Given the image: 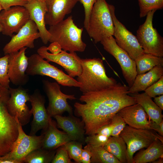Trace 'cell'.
Returning a JSON list of instances; mask_svg holds the SVG:
<instances>
[{
  "label": "cell",
  "instance_id": "cell-6",
  "mask_svg": "<svg viewBox=\"0 0 163 163\" xmlns=\"http://www.w3.org/2000/svg\"><path fill=\"white\" fill-rule=\"evenodd\" d=\"M28 62L26 73L28 75L48 76L64 86L80 88L81 86V84L76 80L50 64L38 54H32L28 57Z\"/></svg>",
  "mask_w": 163,
  "mask_h": 163
},
{
  "label": "cell",
  "instance_id": "cell-8",
  "mask_svg": "<svg viewBox=\"0 0 163 163\" xmlns=\"http://www.w3.org/2000/svg\"><path fill=\"white\" fill-rule=\"evenodd\" d=\"M156 11L148 13L145 21L137 30L136 37L145 53L163 57V38L153 25V17Z\"/></svg>",
  "mask_w": 163,
  "mask_h": 163
},
{
  "label": "cell",
  "instance_id": "cell-45",
  "mask_svg": "<svg viewBox=\"0 0 163 163\" xmlns=\"http://www.w3.org/2000/svg\"><path fill=\"white\" fill-rule=\"evenodd\" d=\"M163 157L159 158L153 162V163H162L163 160Z\"/></svg>",
  "mask_w": 163,
  "mask_h": 163
},
{
  "label": "cell",
  "instance_id": "cell-10",
  "mask_svg": "<svg viewBox=\"0 0 163 163\" xmlns=\"http://www.w3.org/2000/svg\"><path fill=\"white\" fill-rule=\"evenodd\" d=\"M110 10L113 21L114 31L113 36L117 45L135 60L145 53L140 45L136 36L129 31L117 18L115 8L112 5Z\"/></svg>",
  "mask_w": 163,
  "mask_h": 163
},
{
  "label": "cell",
  "instance_id": "cell-25",
  "mask_svg": "<svg viewBox=\"0 0 163 163\" xmlns=\"http://www.w3.org/2000/svg\"><path fill=\"white\" fill-rule=\"evenodd\" d=\"M136 103L140 104L152 120L159 123L163 120L162 110L145 92L130 94Z\"/></svg>",
  "mask_w": 163,
  "mask_h": 163
},
{
  "label": "cell",
  "instance_id": "cell-24",
  "mask_svg": "<svg viewBox=\"0 0 163 163\" xmlns=\"http://www.w3.org/2000/svg\"><path fill=\"white\" fill-rule=\"evenodd\" d=\"M163 75V66H156L147 72L137 74L132 85L129 88L128 94L145 91Z\"/></svg>",
  "mask_w": 163,
  "mask_h": 163
},
{
  "label": "cell",
  "instance_id": "cell-39",
  "mask_svg": "<svg viewBox=\"0 0 163 163\" xmlns=\"http://www.w3.org/2000/svg\"><path fill=\"white\" fill-rule=\"evenodd\" d=\"M27 2L25 0H0L2 10L14 6H24Z\"/></svg>",
  "mask_w": 163,
  "mask_h": 163
},
{
  "label": "cell",
  "instance_id": "cell-37",
  "mask_svg": "<svg viewBox=\"0 0 163 163\" xmlns=\"http://www.w3.org/2000/svg\"><path fill=\"white\" fill-rule=\"evenodd\" d=\"M144 91L151 98L163 94V75Z\"/></svg>",
  "mask_w": 163,
  "mask_h": 163
},
{
  "label": "cell",
  "instance_id": "cell-1",
  "mask_svg": "<svg viewBox=\"0 0 163 163\" xmlns=\"http://www.w3.org/2000/svg\"><path fill=\"white\" fill-rule=\"evenodd\" d=\"M128 86L120 82L100 90L82 94L74 104L75 114L81 117L85 125V135L96 133L101 126L110 123L121 109L136 104L129 95Z\"/></svg>",
  "mask_w": 163,
  "mask_h": 163
},
{
  "label": "cell",
  "instance_id": "cell-20",
  "mask_svg": "<svg viewBox=\"0 0 163 163\" xmlns=\"http://www.w3.org/2000/svg\"><path fill=\"white\" fill-rule=\"evenodd\" d=\"M24 6L28 10L30 19L36 25L42 42L47 44L50 35L46 28L45 21L47 11L45 0H33L27 2Z\"/></svg>",
  "mask_w": 163,
  "mask_h": 163
},
{
  "label": "cell",
  "instance_id": "cell-35",
  "mask_svg": "<svg viewBox=\"0 0 163 163\" xmlns=\"http://www.w3.org/2000/svg\"><path fill=\"white\" fill-rule=\"evenodd\" d=\"M52 163H72L64 145L58 148Z\"/></svg>",
  "mask_w": 163,
  "mask_h": 163
},
{
  "label": "cell",
  "instance_id": "cell-31",
  "mask_svg": "<svg viewBox=\"0 0 163 163\" xmlns=\"http://www.w3.org/2000/svg\"><path fill=\"white\" fill-rule=\"evenodd\" d=\"M138 1L141 18L146 16L151 11L161 10L163 8V0H138Z\"/></svg>",
  "mask_w": 163,
  "mask_h": 163
},
{
  "label": "cell",
  "instance_id": "cell-15",
  "mask_svg": "<svg viewBox=\"0 0 163 163\" xmlns=\"http://www.w3.org/2000/svg\"><path fill=\"white\" fill-rule=\"evenodd\" d=\"M30 19L29 12L24 6H12L0 12V23L4 35L11 36L17 33Z\"/></svg>",
  "mask_w": 163,
  "mask_h": 163
},
{
  "label": "cell",
  "instance_id": "cell-23",
  "mask_svg": "<svg viewBox=\"0 0 163 163\" xmlns=\"http://www.w3.org/2000/svg\"><path fill=\"white\" fill-rule=\"evenodd\" d=\"M117 113L129 126L136 129H150L146 113L139 104L124 107Z\"/></svg>",
  "mask_w": 163,
  "mask_h": 163
},
{
  "label": "cell",
  "instance_id": "cell-48",
  "mask_svg": "<svg viewBox=\"0 0 163 163\" xmlns=\"http://www.w3.org/2000/svg\"><path fill=\"white\" fill-rule=\"evenodd\" d=\"M25 0L27 2H30V1H32V0Z\"/></svg>",
  "mask_w": 163,
  "mask_h": 163
},
{
  "label": "cell",
  "instance_id": "cell-5",
  "mask_svg": "<svg viewBox=\"0 0 163 163\" xmlns=\"http://www.w3.org/2000/svg\"><path fill=\"white\" fill-rule=\"evenodd\" d=\"M10 97L9 89L0 85V155L12 149L18 134L17 122L8 109Z\"/></svg>",
  "mask_w": 163,
  "mask_h": 163
},
{
  "label": "cell",
  "instance_id": "cell-13",
  "mask_svg": "<svg viewBox=\"0 0 163 163\" xmlns=\"http://www.w3.org/2000/svg\"><path fill=\"white\" fill-rule=\"evenodd\" d=\"M16 88H10V97L8 103V109L11 115L16 117L22 126L28 124L32 114L26 104L29 101L30 95L27 89L19 86Z\"/></svg>",
  "mask_w": 163,
  "mask_h": 163
},
{
  "label": "cell",
  "instance_id": "cell-36",
  "mask_svg": "<svg viewBox=\"0 0 163 163\" xmlns=\"http://www.w3.org/2000/svg\"><path fill=\"white\" fill-rule=\"evenodd\" d=\"M109 137L97 134L88 136L85 142L93 147H104Z\"/></svg>",
  "mask_w": 163,
  "mask_h": 163
},
{
  "label": "cell",
  "instance_id": "cell-26",
  "mask_svg": "<svg viewBox=\"0 0 163 163\" xmlns=\"http://www.w3.org/2000/svg\"><path fill=\"white\" fill-rule=\"evenodd\" d=\"M144 150H141L133 157V163L153 162L163 157V142L159 139H156Z\"/></svg>",
  "mask_w": 163,
  "mask_h": 163
},
{
  "label": "cell",
  "instance_id": "cell-22",
  "mask_svg": "<svg viewBox=\"0 0 163 163\" xmlns=\"http://www.w3.org/2000/svg\"><path fill=\"white\" fill-rule=\"evenodd\" d=\"M41 134L44 135L41 147L47 150H56L60 146L72 141L66 133L58 129L56 122L52 118L46 128L42 130Z\"/></svg>",
  "mask_w": 163,
  "mask_h": 163
},
{
  "label": "cell",
  "instance_id": "cell-42",
  "mask_svg": "<svg viewBox=\"0 0 163 163\" xmlns=\"http://www.w3.org/2000/svg\"><path fill=\"white\" fill-rule=\"evenodd\" d=\"M47 48L48 50L53 54L58 53L62 50L60 45L56 42L51 43Z\"/></svg>",
  "mask_w": 163,
  "mask_h": 163
},
{
  "label": "cell",
  "instance_id": "cell-17",
  "mask_svg": "<svg viewBox=\"0 0 163 163\" xmlns=\"http://www.w3.org/2000/svg\"><path fill=\"white\" fill-rule=\"evenodd\" d=\"M27 48L24 47L8 54V75L10 82L15 85H24L29 81V75L26 73L28 64L25 54Z\"/></svg>",
  "mask_w": 163,
  "mask_h": 163
},
{
  "label": "cell",
  "instance_id": "cell-19",
  "mask_svg": "<svg viewBox=\"0 0 163 163\" xmlns=\"http://www.w3.org/2000/svg\"><path fill=\"white\" fill-rule=\"evenodd\" d=\"M47 11L45 16L46 25H55L70 14L79 0H45Z\"/></svg>",
  "mask_w": 163,
  "mask_h": 163
},
{
  "label": "cell",
  "instance_id": "cell-29",
  "mask_svg": "<svg viewBox=\"0 0 163 163\" xmlns=\"http://www.w3.org/2000/svg\"><path fill=\"white\" fill-rule=\"evenodd\" d=\"M84 148L88 150L91 153V163H120L104 147H95L87 144Z\"/></svg>",
  "mask_w": 163,
  "mask_h": 163
},
{
  "label": "cell",
  "instance_id": "cell-46",
  "mask_svg": "<svg viewBox=\"0 0 163 163\" xmlns=\"http://www.w3.org/2000/svg\"><path fill=\"white\" fill-rule=\"evenodd\" d=\"M2 27L0 23V32H2Z\"/></svg>",
  "mask_w": 163,
  "mask_h": 163
},
{
  "label": "cell",
  "instance_id": "cell-47",
  "mask_svg": "<svg viewBox=\"0 0 163 163\" xmlns=\"http://www.w3.org/2000/svg\"><path fill=\"white\" fill-rule=\"evenodd\" d=\"M2 10V6L0 3V12Z\"/></svg>",
  "mask_w": 163,
  "mask_h": 163
},
{
  "label": "cell",
  "instance_id": "cell-11",
  "mask_svg": "<svg viewBox=\"0 0 163 163\" xmlns=\"http://www.w3.org/2000/svg\"><path fill=\"white\" fill-rule=\"evenodd\" d=\"M43 83L49 100V104L46 110L49 116L52 118L56 115H61L65 112H67L69 115H72V107L67 102V99H76L75 95L62 93L57 82L44 80Z\"/></svg>",
  "mask_w": 163,
  "mask_h": 163
},
{
  "label": "cell",
  "instance_id": "cell-9",
  "mask_svg": "<svg viewBox=\"0 0 163 163\" xmlns=\"http://www.w3.org/2000/svg\"><path fill=\"white\" fill-rule=\"evenodd\" d=\"M104 50L113 56L119 64L123 77L130 88L137 75L136 62L117 44L113 36L103 39L100 42Z\"/></svg>",
  "mask_w": 163,
  "mask_h": 163
},
{
  "label": "cell",
  "instance_id": "cell-43",
  "mask_svg": "<svg viewBox=\"0 0 163 163\" xmlns=\"http://www.w3.org/2000/svg\"><path fill=\"white\" fill-rule=\"evenodd\" d=\"M91 154L88 150L82 149L81 154V163H91Z\"/></svg>",
  "mask_w": 163,
  "mask_h": 163
},
{
  "label": "cell",
  "instance_id": "cell-14",
  "mask_svg": "<svg viewBox=\"0 0 163 163\" xmlns=\"http://www.w3.org/2000/svg\"><path fill=\"white\" fill-rule=\"evenodd\" d=\"M37 54L48 62H55L62 66L68 75L73 78L80 75L82 71L81 59L75 52L68 53L63 50L56 54L48 52L47 47L43 46L37 50Z\"/></svg>",
  "mask_w": 163,
  "mask_h": 163
},
{
  "label": "cell",
  "instance_id": "cell-7",
  "mask_svg": "<svg viewBox=\"0 0 163 163\" xmlns=\"http://www.w3.org/2000/svg\"><path fill=\"white\" fill-rule=\"evenodd\" d=\"M119 136L126 145L128 163H133L134 154L147 148L157 139L163 142V136L151 129H136L126 126Z\"/></svg>",
  "mask_w": 163,
  "mask_h": 163
},
{
  "label": "cell",
  "instance_id": "cell-18",
  "mask_svg": "<svg viewBox=\"0 0 163 163\" xmlns=\"http://www.w3.org/2000/svg\"><path fill=\"white\" fill-rule=\"evenodd\" d=\"M29 102L31 104V110L33 115L30 135H34L39 130H44L46 128L51 118L49 116L45 107L44 97L38 89L35 90L30 95Z\"/></svg>",
  "mask_w": 163,
  "mask_h": 163
},
{
  "label": "cell",
  "instance_id": "cell-34",
  "mask_svg": "<svg viewBox=\"0 0 163 163\" xmlns=\"http://www.w3.org/2000/svg\"><path fill=\"white\" fill-rule=\"evenodd\" d=\"M113 127L111 136H118L126 126V123L117 113L112 117L110 122Z\"/></svg>",
  "mask_w": 163,
  "mask_h": 163
},
{
  "label": "cell",
  "instance_id": "cell-33",
  "mask_svg": "<svg viewBox=\"0 0 163 163\" xmlns=\"http://www.w3.org/2000/svg\"><path fill=\"white\" fill-rule=\"evenodd\" d=\"M8 54L0 57V85L9 89L10 82L8 75Z\"/></svg>",
  "mask_w": 163,
  "mask_h": 163
},
{
  "label": "cell",
  "instance_id": "cell-2",
  "mask_svg": "<svg viewBox=\"0 0 163 163\" xmlns=\"http://www.w3.org/2000/svg\"><path fill=\"white\" fill-rule=\"evenodd\" d=\"M82 71L76 80L81 84L79 88L82 94L105 89L117 83L116 79L109 77L102 59L99 58L81 59Z\"/></svg>",
  "mask_w": 163,
  "mask_h": 163
},
{
  "label": "cell",
  "instance_id": "cell-30",
  "mask_svg": "<svg viewBox=\"0 0 163 163\" xmlns=\"http://www.w3.org/2000/svg\"><path fill=\"white\" fill-rule=\"evenodd\" d=\"M56 150H49L42 147L35 149L25 157L23 162L25 163H51L55 155Z\"/></svg>",
  "mask_w": 163,
  "mask_h": 163
},
{
  "label": "cell",
  "instance_id": "cell-3",
  "mask_svg": "<svg viewBox=\"0 0 163 163\" xmlns=\"http://www.w3.org/2000/svg\"><path fill=\"white\" fill-rule=\"evenodd\" d=\"M82 28L78 27L74 22L72 15L58 23L50 27V35L49 42H56L66 51L84 52L86 44L82 40Z\"/></svg>",
  "mask_w": 163,
  "mask_h": 163
},
{
  "label": "cell",
  "instance_id": "cell-38",
  "mask_svg": "<svg viewBox=\"0 0 163 163\" xmlns=\"http://www.w3.org/2000/svg\"><path fill=\"white\" fill-rule=\"evenodd\" d=\"M98 0H79L82 4L85 12V17L84 22V27L87 30L90 13L94 4Z\"/></svg>",
  "mask_w": 163,
  "mask_h": 163
},
{
  "label": "cell",
  "instance_id": "cell-32",
  "mask_svg": "<svg viewBox=\"0 0 163 163\" xmlns=\"http://www.w3.org/2000/svg\"><path fill=\"white\" fill-rule=\"evenodd\" d=\"M82 144L76 141H71L64 144L70 158L73 159L76 163H81Z\"/></svg>",
  "mask_w": 163,
  "mask_h": 163
},
{
  "label": "cell",
  "instance_id": "cell-21",
  "mask_svg": "<svg viewBox=\"0 0 163 163\" xmlns=\"http://www.w3.org/2000/svg\"><path fill=\"white\" fill-rule=\"evenodd\" d=\"M56 120L57 126L66 133L72 141L84 144L85 130V124L82 120L72 115L66 117L56 115L53 117Z\"/></svg>",
  "mask_w": 163,
  "mask_h": 163
},
{
  "label": "cell",
  "instance_id": "cell-41",
  "mask_svg": "<svg viewBox=\"0 0 163 163\" xmlns=\"http://www.w3.org/2000/svg\"><path fill=\"white\" fill-rule=\"evenodd\" d=\"M150 129L157 131L160 135L163 136V121L158 123L152 120L149 121Z\"/></svg>",
  "mask_w": 163,
  "mask_h": 163
},
{
  "label": "cell",
  "instance_id": "cell-4",
  "mask_svg": "<svg viewBox=\"0 0 163 163\" xmlns=\"http://www.w3.org/2000/svg\"><path fill=\"white\" fill-rule=\"evenodd\" d=\"M110 5L106 0H98L92 7L86 30L95 43L113 35L114 27Z\"/></svg>",
  "mask_w": 163,
  "mask_h": 163
},
{
  "label": "cell",
  "instance_id": "cell-28",
  "mask_svg": "<svg viewBox=\"0 0 163 163\" xmlns=\"http://www.w3.org/2000/svg\"><path fill=\"white\" fill-rule=\"evenodd\" d=\"M137 74H142L156 66H163V57L145 53L135 60Z\"/></svg>",
  "mask_w": 163,
  "mask_h": 163
},
{
  "label": "cell",
  "instance_id": "cell-16",
  "mask_svg": "<svg viewBox=\"0 0 163 163\" xmlns=\"http://www.w3.org/2000/svg\"><path fill=\"white\" fill-rule=\"evenodd\" d=\"M40 38V34L35 23L30 19L26 24L13 36L3 49L5 55L18 51L24 47L32 49L34 47V40Z\"/></svg>",
  "mask_w": 163,
  "mask_h": 163
},
{
  "label": "cell",
  "instance_id": "cell-44",
  "mask_svg": "<svg viewBox=\"0 0 163 163\" xmlns=\"http://www.w3.org/2000/svg\"><path fill=\"white\" fill-rule=\"evenodd\" d=\"M154 101L155 103L162 110H163V95H159L158 97H155Z\"/></svg>",
  "mask_w": 163,
  "mask_h": 163
},
{
  "label": "cell",
  "instance_id": "cell-40",
  "mask_svg": "<svg viewBox=\"0 0 163 163\" xmlns=\"http://www.w3.org/2000/svg\"><path fill=\"white\" fill-rule=\"evenodd\" d=\"M113 127L110 123L100 127L96 134L109 137L111 136Z\"/></svg>",
  "mask_w": 163,
  "mask_h": 163
},
{
  "label": "cell",
  "instance_id": "cell-12",
  "mask_svg": "<svg viewBox=\"0 0 163 163\" xmlns=\"http://www.w3.org/2000/svg\"><path fill=\"white\" fill-rule=\"evenodd\" d=\"M18 126V136L12 150L6 154L16 163H23L25 157L32 151L42 146L44 135H28L24 132L22 126L16 117L15 118Z\"/></svg>",
  "mask_w": 163,
  "mask_h": 163
},
{
  "label": "cell",
  "instance_id": "cell-27",
  "mask_svg": "<svg viewBox=\"0 0 163 163\" xmlns=\"http://www.w3.org/2000/svg\"><path fill=\"white\" fill-rule=\"evenodd\" d=\"M104 147L115 156L120 163H128L126 145L120 136L109 137Z\"/></svg>",
  "mask_w": 163,
  "mask_h": 163
}]
</instances>
